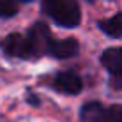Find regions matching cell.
I'll use <instances>...</instances> for the list:
<instances>
[{"instance_id":"6da1fadb","label":"cell","mask_w":122,"mask_h":122,"mask_svg":"<svg viewBox=\"0 0 122 122\" xmlns=\"http://www.w3.org/2000/svg\"><path fill=\"white\" fill-rule=\"evenodd\" d=\"M43 11L57 25L73 28L80 25L81 12L76 0H43Z\"/></svg>"},{"instance_id":"ba28073f","label":"cell","mask_w":122,"mask_h":122,"mask_svg":"<svg viewBox=\"0 0 122 122\" xmlns=\"http://www.w3.org/2000/svg\"><path fill=\"white\" fill-rule=\"evenodd\" d=\"M99 28L110 37H122V12L99 21Z\"/></svg>"},{"instance_id":"7a4b0ae2","label":"cell","mask_w":122,"mask_h":122,"mask_svg":"<svg viewBox=\"0 0 122 122\" xmlns=\"http://www.w3.org/2000/svg\"><path fill=\"white\" fill-rule=\"evenodd\" d=\"M27 41H28V48H30V57H39L41 53H44V50H48V44L51 41L50 28L46 27V23L37 21L28 30Z\"/></svg>"},{"instance_id":"8fae6325","label":"cell","mask_w":122,"mask_h":122,"mask_svg":"<svg viewBox=\"0 0 122 122\" xmlns=\"http://www.w3.org/2000/svg\"><path fill=\"white\" fill-rule=\"evenodd\" d=\"M110 85L113 87V89H122V74H112Z\"/></svg>"},{"instance_id":"5b68a950","label":"cell","mask_w":122,"mask_h":122,"mask_svg":"<svg viewBox=\"0 0 122 122\" xmlns=\"http://www.w3.org/2000/svg\"><path fill=\"white\" fill-rule=\"evenodd\" d=\"M55 89L64 94H78L81 90V80L73 73H60L55 78Z\"/></svg>"},{"instance_id":"8992f818","label":"cell","mask_w":122,"mask_h":122,"mask_svg":"<svg viewBox=\"0 0 122 122\" xmlns=\"http://www.w3.org/2000/svg\"><path fill=\"white\" fill-rule=\"evenodd\" d=\"M101 62L110 74H122V48H108L101 55Z\"/></svg>"},{"instance_id":"7c38bea8","label":"cell","mask_w":122,"mask_h":122,"mask_svg":"<svg viewBox=\"0 0 122 122\" xmlns=\"http://www.w3.org/2000/svg\"><path fill=\"white\" fill-rule=\"evenodd\" d=\"M89 2H94V0H89Z\"/></svg>"},{"instance_id":"30bf717a","label":"cell","mask_w":122,"mask_h":122,"mask_svg":"<svg viewBox=\"0 0 122 122\" xmlns=\"http://www.w3.org/2000/svg\"><path fill=\"white\" fill-rule=\"evenodd\" d=\"M18 12L16 0H0V18H11Z\"/></svg>"},{"instance_id":"52a82bcc","label":"cell","mask_w":122,"mask_h":122,"mask_svg":"<svg viewBox=\"0 0 122 122\" xmlns=\"http://www.w3.org/2000/svg\"><path fill=\"white\" fill-rule=\"evenodd\" d=\"M103 106L97 101H92V103H87L85 106L81 108V113H80V122H103Z\"/></svg>"},{"instance_id":"9c48e42d","label":"cell","mask_w":122,"mask_h":122,"mask_svg":"<svg viewBox=\"0 0 122 122\" xmlns=\"http://www.w3.org/2000/svg\"><path fill=\"white\" fill-rule=\"evenodd\" d=\"M104 122H122V106L120 104H112L108 110L103 112Z\"/></svg>"},{"instance_id":"3957f363","label":"cell","mask_w":122,"mask_h":122,"mask_svg":"<svg viewBox=\"0 0 122 122\" xmlns=\"http://www.w3.org/2000/svg\"><path fill=\"white\" fill-rule=\"evenodd\" d=\"M0 48L9 57L30 58V48H28L27 36H21V34H9L5 39L0 41Z\"/></svg>"},{"instance_id":"277c9868","label":"cell","mask_w":122,"mask_h":122,"mask_svg":"<svg viewBox=\"0 0 122 122\" xmlns=\"http://www.w3.org/2000/svg\"><path fill=\"white\" fill-rule=\"evenodd\" d=\"M78 50H80V43L74 37H67V39H60V41H50L48 44V51L55 58L74 57L78 53Z\"/></svg>"}]
</instances>
